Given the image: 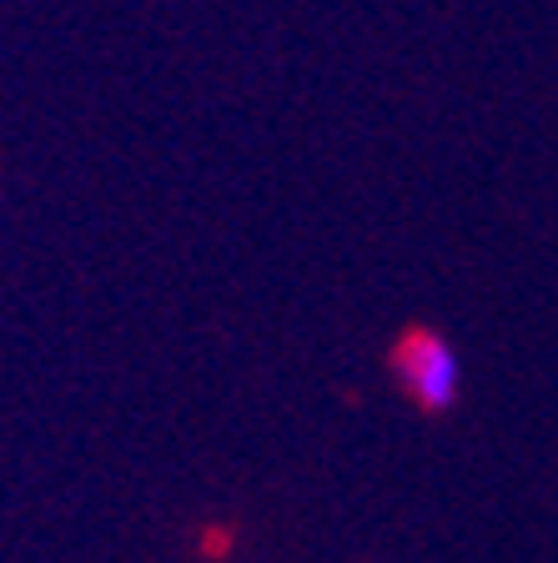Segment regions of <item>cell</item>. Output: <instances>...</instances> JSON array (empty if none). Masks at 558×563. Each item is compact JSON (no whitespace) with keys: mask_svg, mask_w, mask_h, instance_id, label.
<instances>
[{"mask_svg":"<svg viewBox=\"0 0 558 563\" xmlns=\"http://www.w3.org/2000/svg\"><path fill=\"white\" fill-rule=\"evenodd\" d=\"M397 383L423 412H448L458 402V387H463V367H458V352L448 347V338L428 328H413L393 352Z\"/></svg>","mask_w":558,"mask_h":563,"instance_id":"cell-1","label":"cell"}]
</instances>
